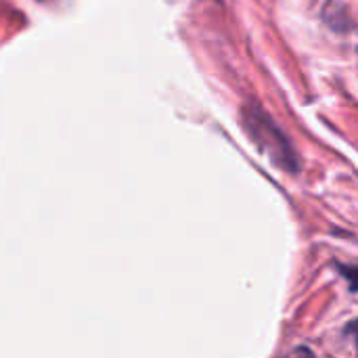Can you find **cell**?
Wrapping results in <instances>:
<instances>
[{"label": "cell", "instance_id": "cell-1", "mask_svg": "<svg viewBox=\"0 0 358 358\" xmlns=\"http://www.w3.org/2000/svg\"><path fill=\"white\" fill-rule=\"evenodd\" d=\"M245 126H248L252 138L273 157L275 164L283 166L289 172L298 170L296 151L289 145V141L285 138V134L275 126L271 115H266L260 107L250 105L245 109Z\"/></svg>", "mask_w": 358, "mask_h": 358}, {"label": "cell", "instance_id": "cell-2", "mask_svg": "<svg viewBox=\"0 0 358 358\" xmlns=\"http://www.w3.org/2000/svg\"><path fill=\"white\" fill-rule=\"evenodd\" d=\"M355 329H357V331H358V323H357V327H355ZM357 342H358V338H357Z\"/></svg>", "mask_w": 358, "mask_h": 358}]
</instances>
